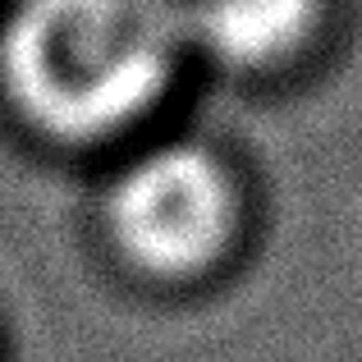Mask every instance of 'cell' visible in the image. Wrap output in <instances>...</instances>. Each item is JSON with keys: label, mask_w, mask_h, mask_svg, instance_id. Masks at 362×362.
<instances>
[{"label": "cell", "mask_w": 362, "mask_h": 362, "mask_svg": "<svg viewBox=\"0 0 362 362\" xmlns=\"http://www.w3.org/2000/svg\"><path fill=\"white\" fill-rule=\"evenodd\" d=\"M188 55L179 0H14L0 83L55 142H106L147 119Z\"/></svg>", "instance_id": "6da1fadb"}, {"label": "cell", "mask_w": 362, "mask_h": 362, "mask_svg": "<svg viewBox=\"0 0 362 362\" xmlns=\"http://www.w3.org/2000/svg\"><path fill=\"white\" fill-rule=\"evenodd\" d=\"M101 216L115 252L133 271L188 280L230 252L239 230V184L221 151L175 138L124 160Z\"/></svg>", "instance_id": "7a4b0ae2"}, {"label": "cell", "mask_w": 362, "mask_h": 362, "mask_svg": "<svg viewBox=\"0 0 362 362\" xmlns=\"http://www.w3.org/2000/svg\"><path fill=\"white\" fill-rule=\"evenodd\" d=\"M188 51L239 74H271L312 46L326 0H179Z\"/></svg>", "instance_id": "3957f363"}]
</instances>
